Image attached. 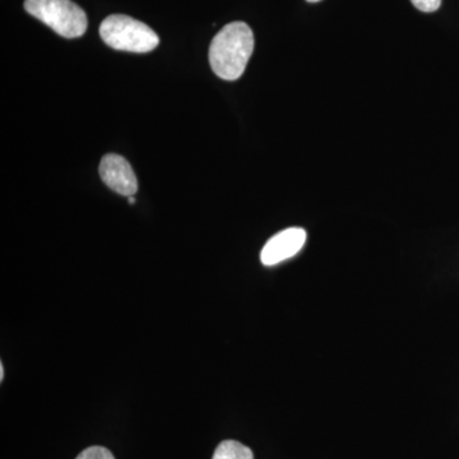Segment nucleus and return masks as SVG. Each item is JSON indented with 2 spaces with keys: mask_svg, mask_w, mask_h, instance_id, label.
Wrapping results in <instances>:
<instances>
[{
  "mask_svg": "<svg viewBox=\"0 0 459 459\" xmlns=\"http://www.w3.org/2000/svg\"><path fill=\"white\" fill-rule=\"evenodd\" d=\"M255 50V35L246 22H232L223 27L211 42L210 65L217 77L237 81L246 71Z\"/></svg>",
  "mask_w": 459,
  "mask_h": 459,
  "instance_id": "1",
  "label": "nucleus"
},
{
  "mask_svg": "<svg viewBox=\"0 0 459 459\" xmlns=\"http://www.w3.org/2000/svg\"><path fill=\"white\" fill-rule=\"evenodd\" d=\"M100 36L108 47L129 53H148L160 44L159 35L141 21L113 14L102 21Z\"/></svg>",
  "mask_w": 459,
  "mask_h": 459,
  "instance_id": "2",
  "label": "nucleus"
},
{
  "mask_svg": "<svg viewBox=\"0 0 459 459\" xmlns=\"http://www.w3.org/2000/svg\"><path fill=\"white\" fill-rule=\"evenodd\" d=\"M25 9L63 38H80L89 25L83 9L72 0H26Z\"/></svg>",
  "mask_w": 459,
  "mask_h": 459,
  "instance_id": "3",
  "label": "nucleus"
},
{
  "mask_svg": "<svg viewBox=\"0 0 459 459\" xmlns=\"http://www.w3.org/2000/svg\"><path fill=\"white\" fill-rule=\"evenodd\" d=\"M100 177L117 195L133 197L138 190V180L131 164L123 156L108 153L102 157Z\"/></svg>",
  "mask_w": 459,
  "mask_h": 459,
  "instance_id": "4",
  "label": "nucleus"
},
{
  "mask_svg": "<svg viewBox=\"0 0 459 459\" xmlns=\"http://www.w3.org/2000/svg\"><path fill=\"white\" fill-rule=\"evenodd\" d=\"M307 241V231L301 228H290L272 237L261 252L263 264L276 265L292 258L303 249Z\"/></svg>",
  "mask_w": 459,
  "mask_h": 459,
  "instance_id": "5",
  "label": "nucleus"
},
{
  "mask_svg": "<svg viewBox=\"0 0 459 459\" xmlns=\"http://www.w3.org/2000/svg\"><path fill=\"white\" fill-rule=\"evenodd\" d=\"M212 459H255V455L252 449L237 440H223L214 451Z\"/></svg>",
  "mask_w": 459,
  "mask_h": 459,
  "instance_id": "6",
  "label": "nucleus"
},
{
  "mask_svg": "<svg viewBox=\"0 0 459 459\" xmlns=\"http://www.w3.org/2000/svg\"><path fill=\"white\" fill-rule=\"evenodd\" d=\"M75 459H115L113 453L104 446H90L81 452Z\"/></svg>",
  "mask_w": 459,
  "mask_h": 459,
  "instance_id": "7",
  "label": "nucleus"
},
{
  "mask_svg": "<svg viewBox=\"0 0 459 459\" xmlns=\"http://www.w3.org/2000/svg\"><path fill=\"white\" fill-rule=\"evenodd\" d=\"M411 3L415 5V8L425 12V13H433L442 5V0H411Z\"/></svg>",
  "mask_w": 459,
  "mask_h": 459,
  "instance_id": "8",
  "label": "nucleus"
},
{
  "mask_svg": "<svg viewBox=\"0 0 459 459\" xmlns=\"http://www.w3.org/2000/svg\"><path fill=\"white\" fill-rule=\"evenodd\" d=\"M4 379V367H3V364H0V380Z\"/></svg>",
  "mask_w": 459,
  "mask_h": 459,
  "instance_id": "9",
  "label": "nucleus"
},
{
  "mask_svg": "<svg viewBox=\"0 0 459 459\" xmlns=\"http://www.w3.org/2000/svg\"><path fill=\"white\" fill-rule=\"evenodd\" d=\"M134 202H135L134 197H129V204H134Z\"/></svg>",
  "mask_w": 459,
  "mask_h": 459,
  "instance_id": "10",
  "label": "nucleus"
},
{
  "mask_svg": "<svg viewBox=\"0 0 459 459\" xmlns=\"http://www.w3.org/2000/svg\"><path fill=\"white\" fill-rule=\"evenodd\" d=\"M307 2H309V3H318V2H320V0H307Z\"/></svg>",
  "mask_w": 459,
  "mask_h": 459,
  "instance_id": "11",
  "label": "nucleus"
}]
</instances>
